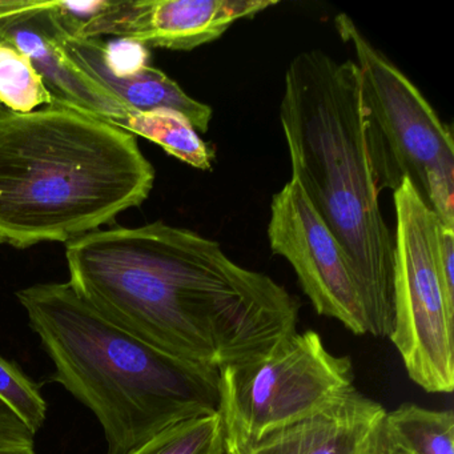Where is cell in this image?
Masks as SVG:
<instances>
[{"mask_svg":"<svg viewBox=\"0 0 454 454\" xmlns=\"http://www.w3.org/2000/svg\"><path fill=\"white\" fill-rule=\"evenodd\" d=\"M66 262L90 307L179 360L220 369L297 332L299 297L187 228L94 231L66 244Z\"/></svg>","mask_w":454,"mask_h":454,"instance_id":"cell-1","label":"cell"},{"mask_svg":"<svg viewBox=\"0 0 454 454\" xmlns=\"http://www.w3.org/2000/svg\"><path fill=\"white\" fill-rule=\"evenodd\" d=\"M280 123L292 179L349 260L368 334L389 339L395 235L382 215L366 151L356 63L337 62L321 50L296 55L284 79Z\"/></svg>","mask_w":454,"mask_h":454,"instance_id":"cell-2","label":"cell"},{"mask_svg":"<svg viewBox=\"0 0 454 454\" xmlns=\"http://www.w3.org/2000/svg\"><path fill=\"white\" fill-rule=\"evenodd\" d=\"M153 183L121 127L59 106L0 110V247L70 243L142 206Z\"/></svg>","mask_w":454,"mask_h":454,"instance_id":"cell-3","label":"cell"},{"mask_svg":"<svg viewBox=\"0 0 454 454\" xmlns=\"http://www.w3.org/2000/svg\"><path fill=\"white\" fill-rule=\"evenodd\" d=\"M66 387L102 425L107 454H131L167 427L219 411V369L179 360L111 324L70 283L17 292Z\"/></svg>","mask_w":454,"mask_h":454,"instance_id":"cell-4","label":"cell"},{"mask_svg":"<svg viewBox=\"0 0 454 454\" xmlns=\"http://www.w3.org/2000/svg\"><path fill=\"white\" fill-rule=\"evenodd\" d=\"M352 47L360 75L364 135L374 184L384 191L411 183L443 227L454 228V139L413 82L364 35L352 18L334 20Z\"/></svg>","mask_w":454,"mask_h":454,"instance_id":"cell-5","label":"cell"},{"mask_svg":"<svg viewBox=\"0 0 454 454\" xmlns=\"http://www.w3.org/2000/svg\"><path fill=\"white\" fill-rule=\"evenodd\" d=\"M353 364L315 331L294 332L267 352L219 369V414L225 454L347 397Z\"/></svg>","mask_w":454,"mask_h":454,"instance_id":"cell-6","label":"cell"},{"mask_svg":"<svg viewBox=\"0 0 454 454\" xmlns=\"http://www.w3.org/2000/svg\"><path fill=\"white\" fill-rule=\"evenodd\" d=\"M395 201V321L389 340L411 381L427 393L454 389V294L438 254L441 222L408 180Z\"/></svg>","mask_w":454,"mask_h":454,"instance_id":"cell-7","label":"cell"},{"mask_svg":"<svg viewBox=\"0 0 454 454\" xmlns=\"http://www.w3.org/2000/svg\"><path fill=\"white\" fill-rule=\"evenodd\" d=\"M268 240L273 254L294 268L318 315L340 321L357 336L369 333L349 260L292 177L272 198Z\"/></svg>","mask_w":454,"mask_h":454,"instance_id":"cell-8","label":"cell"},{"mask_svg":"<svg viewBox=\"0 0 454 454\" xmlns=\"http://www.w3.org/2000/svg\"><path fill=\"white\" fill-rule=\"evenodd\" d=\"M65 34L54 0H0V43L30 60L51 94L52 106L121 127L129 111L66 58L59 47Z\"/></svg>","mask_w":454,"mask_h":454,"instance_id":"cell-9","label":"cell"},{"mask_svg":"<svg viewBox=\"0 0 454 454\" xmlns=\"http://www.w3.org/2000/svg\"><path fill=\"white\" fill-rule=\"evenodd\" d=\"M387 409L357 389L313 416L278 427L230 454H387Z\"/></svg>","mask_w":454,"mask_h":454,"instance_id":"cell-10","label":"cell"},{"mask_svg":"<svg viewBox=\"0 0 454 454\" xmlns=\"http://www.w3.org/2000/svg\"><path fill=\"white\" fill-rule=\"evenodd\" d=\"M278 4L276 0H126L121 38L155 49L191 51L216 41L238 20Z\"/></svg>","mask_w":454,"mask_h":454,"instance_id":"cell-11","label":"cell"},{"mask_svg":"<svg viewBox=\"0 0 454 454\" xmlns=\"http://www.w3.org/2000/svg\"><path fill=\"white\" fill-rule=\"evenodd\" d=\"M59 47L81 73L115 98L127 111L169 108L184 115L196 131L201 134L208 131L214 115L212 108L185 94L163 71L147 66L127 78L111 75L103 62V39L74 38L65 34Z\"/></svg>","mask_w":454,"mask_h":454,"instance_id":"cell-12","label":"cell"},{"mask_svg":"<svg viewBox=\"0 0 454 454\" xmlns=\"http://www.w3.org/2000/svg\"><path fill=\"white\" fill-rule=\"evenodd\" d=\"M387 454H454V414L406 403L385 414Z\"/></svg>","mask_w":454,"mask_h":454,"instance_id":"cell-13","label":"cell"},{"mask_svg":"<svg viewBox=\"0 0 454 454\" xmlns=\"http://www.w3.org/2000/svg\"><path fill=\"white\" fill-rule=\"evenodd\" d=\"M121 129L156 143L168 155L193 168L211 171L214 167V148L199 137L195 127L177 111H129Z\"/></svg>","mask_w":454,"mask_h":454,"instance_id":"cell-14","label":"cell"},{"mask_svg":"<svg viewBox=\"0 0 454 454\" xmlns=\"http://www.w3.org/2000/svg\"><path fill=\"white\" fill-rule=\"evenodd\" d=\"M52 105L51 94L30 60L0 43V106L12 113L28 114Z\"/></svg>","mask_w":454,"mask_h":454,"instance_id":"cell-15","label":"cell"},{"mask_svg":"<svg viewBox=\"0 0 454 454\" xmlns=\"http://www.w3.org/2000/svg\"><path fill=\"white\" fill-rule=\"evenodd\" d=\"M131 454H225L222 417L216 411L177 422Z\"/></svg>","mask_w":454,"mask_h":454,"instance_id":"cell-16","label":"cell"},{"mask_svg":"<svg viewBox=\"0 0 454 454\" xmlns=\"http://www.w3.org/2000/svg\"><path fill=\"white\" fill-rule=\"evenodd\" d=\"M0 401L34 433L47 419V403L38 385L31 381L14 364L0 356Z\"/></svg>","mask_w":454,"mask_h":454,"instance_id":"cell-17","label":"cell"},{"mask_svg":"<svg viewBox=\"0 0 454 454\" xmlns=\"http://www.w3.org/2000/svg\"><path fill=\"white\" fill-rule=\"evenodd\" d=\"M103 62L108 73L116 78H127L147 67L150 50L139 42L129 38L103 41Z\"/></svg>","mask_w":454,"mask_h":454,"instance_id":"cell-18","label":"cell"},{"mask_svg":"<svg viewBox=\"0 0 454 454\" xmlns=\"http://www.w3.org/2000/svg\"><path fill=\"white\" fill-rule=\"evenodd\" d=\"M0 454H36L35 434L0 401Z\"/></svg>","mask_w":454,"mask_h":454,"instance_id":"cell-19","label":"cell"},{"mask_svg":"<svg viewBox=\"0 0 454 454\" xmlns=\"http://www.w3.org/2000/svg\"><path fill=\"white\" fill-rule=\"evenodd\" d=\"M0 110H2V106H0Z\"/></svg>","mask_w":454,"mask_h":454,"instance_id":"cell-20","label":"cell"}]
</instances>
